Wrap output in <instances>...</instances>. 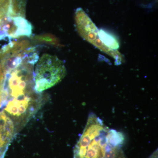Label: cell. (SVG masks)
<instances>
[{
  "label": "cell",
  "instance_id": "obj_1",
  "mask_svg": "<svg viewBox=\"0 0 158 158\" xmlns=\"http://www.w3.org/2000/svg\"><path fill=\"white\" fill-rule=\"evenodd\" d=\"M30 56L0 58V113L12 121L19 133L42 107L45 98L34 88V65Z\"/></svg>",
  "mask_w": 158,
  "mask_h": 158
},
{
  "label": "cell",
  "instance_id": "obj_2",
  "mask_svg": "<svg viewBox=\"0 0 158 158\" xmlns=\"http://www.w3.org/2000/svg\"><path fill=\"white\" fill-rule=\"evenodd\" d=\"M125 140L122 133L110 129L91 113L74 148L73 158H127L123 149Z\"/></svg>",
  "mask_w": 158,
  "mask_h": 158
},
{
  "label": "cell",
  "instance_id": "obj_3",
  "mask_svg": "<svg viewBox=\"0 0 158 158\" xmlns=\"http://www.w3.org/2000/svg\"><path fill=\"white\" fill-rule=\"evenodd\" d=\"M67 72L65 64L57 56L44 54L34 69L35 90L39 93L52 88L65 78Z\"/></svg>",
  "mask_w": 158,
  "mask_h": 158
},
{
  "label": "cell",
  "instance_id": "obj_4",
  "mask_svg": "<svg viewBox=\"0 0 158 158\" xmlns=\"http://www.w3.org/2000/svg\"><path fill=\"white\" fill-rule=\"evenodd\" d=\"M13 122L5 114H0V158H4L5 154L16 135Z\"/></svg>",
  "mask_w": 158,
  "mask_h": 158
},
{
  "label": "cell",
  "instance_id": "obj_5",
  "mask_svg": "<svg viewBox=\"0 0 158 158\" xmlns=\"http://www.w3.org/2000/svg\"><path fill=\"white\" fill-rule=\"evenodd\" d=\"M33 40L36 43H44L54 46H59V44L57 38L49 34L37 35L33 37Z\"/></svg>",
  "mask_w": 158,
  "mask_h": 158
},
{
  "label": "cell",
  "instance_id": "obj_6",
  "mask_svg": "<svg viewBox=\"0 0 158 158\" xmlns=\"http://www.w3.org/2000/svg\"><path fill=\"white\" fill-rule=\"evenodd\" d=\"M99 34L102 41L106 45L108 46L110 48H118V43L113 36L103 31H100Z\"/></svg>",
  "mask_w": 158,
  "mask_h": 158
},
{
  "label": "cell",
  "instance_id": "obj_7",
  "mask_svg": "<svg viewBox=\"0 0 158 158\" xmlns=\"http://www.w3.org/2000/svg\"><path fill=\"white\" fill-rule=\"evenodd\" d=\"M148 158H158V150L155 151Z\"/></svg>",
  "mask_w": 158,
  "mask_h": 158
}]
</instances>
